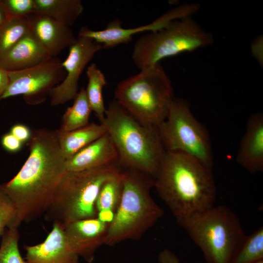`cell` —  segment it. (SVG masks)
Masks as SVG:
<instances>
[{
    "mask_svg": "<svg viewBox=\"0 0 263 263\" xmlns=\"http://www.w3.org/2000/svg\"><path fill=\"white\" fill-rule=\"evenodd\" d=\"M27 143L30 151L27 159L15 177L2 184L16 205L19 225L46 212L66 171L65 159L55 131L34 130Z\"/></svg>",
    "mask_w": 263,
    "mask_h": 263,
    "instance_id": "1",
    "label": "cell"
},
{
    "mask_svg": "<svg viewBox=\"0 0 263 263\" xmlns=\"http://www.w3.org/2000/svg\"><path fill=\"white\" fill-rule=\"evenodd\" d=\"M175 218L214 206L217 190L212 169L194 158L166 151L154 177V187Z\"/></svg>",
    "mask_w": 263,
    "mask_h": 263,
    "instance_id": "2",
    "label": "cell"
},
{
    "mask_svg": "<svg viewBox=\"0 0 263 263\" xmlns=\"http://www.w3.org/2000/svg\"><path fill=\"white\" fill-rule=\"evenodd\" d=\"M100 123L113 142L119 166L154 179L166 153L158 127L142 124L114 99L106 109L104 118Z\"/></svg>",
    "mask_w": 263,
    "mask_h": 263,
    "instance_id": "3",
    "label": "cell"
},
{
    "mask_svg": "<svg viewBox=\"0 0 263 263\" xmlns=\"http://www.w3.org/2000/svg\"><path fill=\"white\" fill-rule=\"evenodd\" d=\"M154 179L142 172L123 169L121 199L110 223L104 244L139 240L164 215L150 195Z\"/></svg>",
    "mask_w": 263,
    "mask_h": 263,
    "instance_id": "4",
    "label": "cell"
},
{
    "mask_svg": "<svg viewBox=\"0 0 263 263\" xmlns=\"http://www.w3.org/2000/svg\"><path fill=\"white\" fill-rule=\"evenodd\" d=\"M176 219L200 248L206 263H232L247 236L237 215L225 206Z\"/></svg>",
    "mask_w": 263,
    "mask_h": 263,
    "instance_id": "5",
    "label": "cell"
},
{
    "mask_svg": "<svg viewBox=\"0 0 263 263\" xmlns=\"http://www.w3.org/2000/svg\"><path fill=\"white\" fill-rule=\"evenodd\" d=\"M118 163L63 175L45 213L46 220L65 227L77 221L96 217V199L102 185L119 174Z\"/></svg>",
    "mask_w": 263,
    "mask_h": 263,
    "instance_id": "6",
    "label": "cell"
},
{
    "mask_svg": "<svg viewBox=\"0 0 263 263\" xmlns=\"http://www.w3.org/2000/svg\"><path fill=\"white\" fill-rule=\"evenodd\" d=\"M114 100L142 124L158 127L173 101V89L160 62L120 82Z\"/></svg>",
    "mask_w": 263,
    "mask_h": 263,
    "instance_id": "7",
    "label": "cell"
},
{
    "mask_svg": "<svg viewBox=\"0 0 263 263\" xmlns=\"http://www.w3.org/2000/svg\"><path fill=\"white\" fill-rule=\"evenodd\" d=\"M214 41L190 16L171 21L166 27L140 37L135 41L132 59L140 70L178 54L205 47Z\"/></svg>",
    "mask_w": 263,
    "mask_h": 263,
    "instance_id": "8",
    "label": "cell"
},
{
    "mask_svg": "<svg viewBox=\"0 0 263 263\" xmlns=\"http://www.w3.org/2000/svg\"><path fill=\"white\" fill-rule=\"evenodd\" d=\"M158 129L166 151L186 154L212 169L214 160L209 135L187 100L175 97Z\"/></svg>",
    "mask_w": 263,
    "mask_h": 263,
    "instance_id": "9",
    "label": "cell"
},
{
    "mask_svg": "<svg viewBox=\"0 0 263 263\" xmlns=\"http://www.w3.org/2000/svg\"><path fill=\"white\" fill-rule=\"evenodd\" d=\"M66 74L62 61L56 57L27 69L8 72V85L0 100L22 95L28 104L40 103L51 90L63 81Z\"/></svg>",
    "mask_w": 263,
    "mask_h": 263,
    "instance_id": "10",
    "label": "cell"
},
{
    "mask_svg": "<svg viewBox=\"0 0 263 263\" xmlns=\"http://www.w3.org/2000/svg\"><path fill=\"white\" fill-rule=\"evenodd\" d=\"M102 45L93 39L78 36L69 47V54L62 65L66 71L64 79L49 93L52 106H57L75 99L78 94V80L87 64Z\"/></svg>",
    "mask_w": 263,
    "mask_h": 263,
    "instance_id": "11",
    "label": "cell"
},
{
    "mask_svg": "<svg viewBox=\"0 0 263 263\" xmlns=\"http://www.w3.org/2000/svg\"><path fill=\"white\" fill-rule=\"evenodd\" d=\"M194 12L191 4H186L173 8L148 24L132 28H123L121 21L115 19L110 22L106 28L102 30L94 31L83 27L78 36L90 38L101 44L103 48H110L121 44H127L132 39L133 35L141 32H152L167 26L171 21L190 16Z\"/></svg>",
    "mask_w": 263,
    "mask_h": 263,
    "instance_id": "12",
    "label": "cell"
},
{
    "mask_svg": "<svg viewBox=\"0 0 263 263\" xmlns=\"http://www.w3.org/2000/svg\"><path fill=\"white\" fill-rule=\"evenodd\" d=\"M109 224L95 217L66 225L64 232L70 248L79 258L92 263L96 251L104 244Z\"/></svg>",
    "mask_w": 263,
    "mask_h": 263,
    "instance_id": "13",
    "label": "cell"
},
{
    "mask_svg": "<svg viewBox=\"0 0 263 263\" xmlns=\"http://www.w3.org/2000/svg\"><path fill=\"white\" fill-rule=\"evenodd\" d=\"M24 263H78L79 257L70 248L64 227L57 223L42 243L24 246Z\"/></svg>",
    "mask_w": 263,
    "mask_h": 263,
    "instance_id": "14",
    "label": "cell"
},
{
    "mask_svg": "<svg viewBox=\"0 0 263 263\" xmlns=\"http://www.w3.org/2000/svg\"><path fill=\"white\" fill-rule=\"evenodd\" d=\"M30 31L52 57L76 41L70 27L44 15L33 12L27 16Z\"/></svg>",
    "mask_w": 263,
    "mask_h": 263,
    "instance_id": "15",
    "label": "cell"
},
{
    "mask_svg": "<svg viewBox=\"0 0 263 263\" xmlns=\"http://www.w3.org/2000/svg\"><path fill=\"white\" fill-rule=\"evenodd\" d=\"M237 162L248 172L263 170V114L256 113L248 119L236 155Z\"/></svg>",
    "mask_w": 263,
    "mask_h": 263,
    "instance_id": "16",
    "label": "cell"
},
{
    "mask_svg": "<svg viewBox=\"0 0 263 263\" xmlns=\"http://www.w3.org/2000/svg\"><path fill=\"white\" fill-rule=\"evenodd\" d=\"M51 57L30 31L0 57V66L8 72L21 71Z\"/></svg>",
    "mask_w": 263,
    "mask_h": 263,
    "instance_id": "17",
    "label": "cell"
},
{
    "mask_svg": "<svg viewBox=\"0 0 263 263\" xmlns=\"http://www.w3.org/2000/svg\"><path fill=\"white\" fill-rule=\"evenodd\" d=\"M118 163V155L107 132L65 160L67 171H76Z\"/></svg>",
    "mask_w": 263,
    "mask_h": 263,
    "instance_id": "18",
    "label": "cell"
},
{
    "mask_svg": "<svg viewBox=\"0 0 263 263\" xmlns=\"http://www.w3.org/2000/svg\"><path fill=\"white\" fill-rule=\"evenodd\" d=\"M55 132L61 154L65 160L107 133L102 124L94 123L70 132L59 129Z\"/></svg>",
    "mask_w": 263,
    "mask_h": 263,
    "instance_id": "19",
    "label": "cell"
},
{
    "mask_svg": "<svg viewBox=\"0 0 263 263\" xmlns=\"http://www.w3.org/2000/svg\"><path fill=\"white\" fill-rule=\"evenodd\" d=\"M35 13L45 15L72 26L84 8L80 0H34Z\"/></svg>",
    "mask_w": 263,
    "mask_h": 263,
    "instance_id": "20",
    "label": "cell"
},
{
    "mask_svg": "<svg viewBox=\"0 0 263 263\" xmlns=\"http://www.w3.org/2000/svg\"><path fill=\"white\" fill-rule=\"evenodd\" d=\"M92 111L86 90L83 87L78 93L73 105L69 107L63 114L59 130L70 132L86 126L89 124Z\"/></svg>",
    "mask_w": 263,
    "mask_h": 263,
    "instance_id": "21",
    "label": "cell"
},
{
    "mask_svg": "<svg viewBox=\"0 0 263 263\" xmlns=\"http://www.w3.org/2000/svg\"><path fill=\"white\" fill-rule=\"evenodd\" d=\"M88 83L86 90L87 96L92 111L100 121L105 117L106 109L102 95V89L106 84L105 75L95 63L91 64L87 69Z\"/></svg>",
    "mask_w": 263,
    "mask_h": 263,
    "instance_id": "22",
    "label": "cell"
},
{
    "mask_svg": "<svg viewBox=\"0 0 263 263\" xmlns=\"http://www.w3.org/2000/svg\"><path fill=\"white\" fill-rule=\"evenodd\" d=\"M30 31L27 17H11L0 25V57Z\"/></svg>",
    "mask_w": 263,
    "mask_h": 263,
    "instance_id": "23",
    "label": "cell"
},
{
    "mask_svg": "<svg viewBox=\"0 0 263 263\" xmlns=\"http://www.w3.org/2000/svg\"><path fill=\"white\" fill-rule=\"evenodd\" d=\"M123 188V170L116 176L107 181L101 187L95 203L96 212L109 210L115 213L121 199Z\"/></svg>",
    "mask_w": 263,
    "mask_h": 263,
    "instance_id": "24",
    "label": "cell"
},
{
    "mask_svg": "<svg viewBox=\"0 0 263 263\" xmlns=\"http://www.w3.org/2000/svg\"><path fill=\"white\" fill-rule=\"evenodd\" d=\"M263 260V227L247 237L232 263H254Z\"/></svg>",
    "mask_w": 263,
    "mask_h": 263,
    "instance_id": "25",
    "label": "cell"
},
{
    "mask_svg": "<svg viewBox=\"0 0 263 263\" xmlns=\"http://www.w3.org/2000/svg\"><path fill=\"white\" fill-rule=\"evenodd\" d=\"M19 227L6 228L0 244V263H24L19 247Z\"/></svg>",
    "mask_w": 263,
    "mask_h": 263,
    "instance_id": "26",
    "label": "cell"
},
{
    "mask_svg": "<svg viewBox=\"0 0 263 263\" xmlns=\"http://www.w3.org/2000/svg\"><path fill=\"white\" fill-rule=\"evenodd\" d=\"M19 225L16 205L0 184V238L6 228Z\"/></svg>",
    "mask_w": 263,
    "mask_h": 263,
    "instance_id": "27",
    "label": "cell"
},
{
    "mask_svg": "<svg viewBox=\"0 0 263 263\" xmlns=\"http://www.w3.org/2000/svg\"><path fill=\"white\" fill-rule=\"evenodd\" d=\"M9 17H26L35 12L34 0H2Z\"/></svg>",
    "mask_w": 263,
    "mask_h": 263,
    "instance_id": "28",
    "label": "cell"
},
{
    "mask_svg": "<svg viewBox=\"0 0 263 263\" xmlns=\"http://www.w3.org/2000/svg\"><path fill=\"white\" fill-rule=\"evenodd\" d=\"M2 147L10 152H16L20 150L22 143L10 132L4 134L1 139Z\"/></svg>",
    "mask_w": 263,
    "mask_h": 263,
    "instance_id": "29",
    "label": "cell"
},
{
    "mask_svg": "<svg viewBox=\"0 0 263 263\" xmlns=\"http://www.w3.org/2000/svg\"><path fill=\"white\" fill-rule=\"evenodd\" d=\"M10 132L22 143L28 142L32 134V131L28 127L22 124H17L13 126Z\"/></svg>",
    "mask_w": 263,
    "mask_h": 263,
    "instance_id": "30",
    "label": "cell"
},
{
    "mask_svg": "<svg viewBox=\"0 0 263 263\" xmlns=\"http://www.w3.org/2000/svg\"><path fill=\"white\" fill-rule=\"evenodd\" d=\"M159 263H181L176 255L168 248L163 249L159 254L158 257Z\"/></svg>",
    "mask_w": 263,
    "mask_h": 263,
    "instance_id": "31",
    "label": "cell"
},
{
    "mask_svg": "<svg viewBox=\"0 0 263 263\" xmlns=\"http://www.w3.org/2000/svg\"><path fill=\"white\" fill-rule=\"evenodd\" d=\"M9 83L8 71L0 66V98L6 90Z\"/></svg>",
    "mask_w": 263,
    "mask_h": 263,
    "instance_id": "32",
    "label": "cell"
},
{
    "mask_svg": "<svg viewBox=\"0 0 263 263\" xmlns=\"http://www.w3.org/2000/svg\"><path fill=\"white\" fill-rule=\"evenodd\" d=\"M114 215V212L113 211L103 210L97 213L96 217L103 222L110 224L113 221Z\"/></svg>",
    "mask_w": 263,
    "mask_h": 263,
    "instance_id": "33",
    "label": "cell"
},
{
    "mask_svg": "<svg viewBox=\"0 0 263 263\" xmlns=\"http://www.w3.org/2000/svg\"><path fill=\"white\" fill-rule=\"evenodd\" d=\"M9 18V17L4 8L2 0H0V25Z\"/></svg>",
    "mask_w": 263,
    "mask_h": 263,
    "instance_id": "34",
    "label": "cell"
},
{
    "mask_svg": "<svg viewBox=\"0 0 263 263\" xmlns=\"http://www.w3.org/2000/svg\"><path fill=\"white\" fill-rule=\"evenodd\" d=\"M254 263H263V260H261Z\"/></svg>",
    "mask_w": 263,
    "mask_h": 263,
    "instance_id": "35",
    "label": "cell"
}]
</instances>
